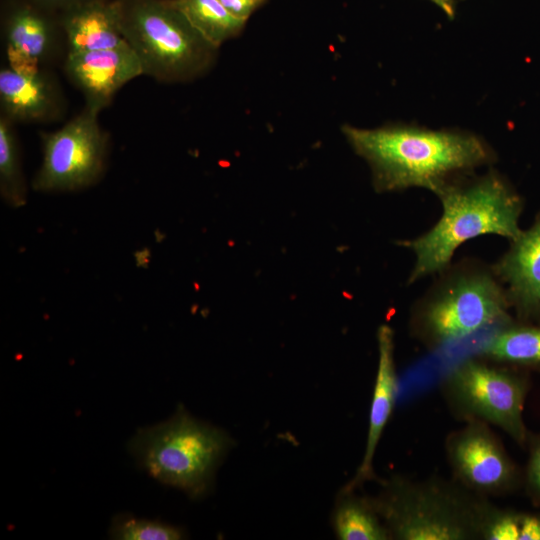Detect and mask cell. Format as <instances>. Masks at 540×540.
<instances>
[{"mask_svg": "<svg viewBox=\"0 0 540 540\" xmlns=\"http://www.w3.org/2000/svg\"><path fill=\"white\" fill-rule=\"evenodd\" d=\"M353 150L366 160L376 191L424 187L437 193L447 177L488 163L491 152L476 136L410 126L362 129L344 125Z\"/></svg>", "mask_w": 540, "mask_h": 540, "instance_id": "1", "label": "cell"}, {"mask_svg": "<svg viewBox=\"0 0 540 540\" xmlns=\"http://www.w3.org/2000/svg\"><path fill=\"white\" fill-rule=\"evenodd\" d=\"M443 212L422 236L405 242L415 254L409 283L444 270L455 250L484 234L514 240L520 233L521 197L497 174H488L467 185L447 183L437 193Z\"/></svg>", "mask_w": 540, "mask_h": 540, "instance_id": "2", "label": "cell"}, {"mask_svg": "<svg viewBox=\"0 0 540 540\" xmlns=\"http://www.w3.org/2000/svg\"><path fill=\"white\" fill-rule=\"evenodd\" d=\"M369 499L391 539L400 540L482 539L491 507L447 483L399 476L384 482L381 492Z\"/></svg>", "mask_w": 540, "mask_h": 540, "instance_id": "3", "label": "cell"}, {"mask_svg": "<svg viewBox=\"0 0 540 540\" xmlns=\"http://www.w3.org/2000/svg\"><path fill=\"white\" fill-rule=\"evenodd\" d=\"M123 36L143 74L162 83L205 75L218 49L207 42L171 0H118Z\"/></svg>", "mask_w": 540, "mask_h": 540, "instance_id": "4", "label": "cell"}, {"mask_svg": "<svg viewBox=\"0 0 540 540\" xmlns=\"http://www.w3.org/2000/svg\"><path fill=\"white\" fill-rule=\"evenodd\" d=\"M231 443L224 431L179 407L164 423L139 430L129 449L153 478L197 498L210 488Z\"/></svg>", "mask_w": 540, "mask_h": 540, "instance_id": "5", "label": "cell"}, {"mask_svg": "<svg viewBox=\"0 0 540 540\" xmlns=\"http://www.w3.org/2000/svg\"><path fill=\"white\" fill-rule=\"evenodd\" d=\"M504 287L486 271H467L449 279L426 302L418 324L433 345L467 338L492 325L511 323Z\"/></svg>", "mask_w": 540, "mask_h": 540, "instance_id": "6", "label": "cell"}, {"mask_svg": "<svg viewBox=\"0 0 540 540\" xmlns=\"http://www.w3.org/2000/svg\"><path fill=\"white\" fill-rule=\"evenodd\" d=\"M99 111L84 108L61 128L42 132L43 161L34 180L37 191H72L97 181L103 172L108 136Z\"/></svg>", "mask_w": 540, "mask_h": 540, "instance_id": "7", "label": "cell"}, {"mask_svg": "<svg viewBox=\"0 0 540 540\" xmlns=\"http://www.w3.org/2000/svg\"><path fill=\"white\" fill-rule=\"evenodd\" d=\"M446 387L455 406L470 418L498 426L518 444L527 442L524 377L476 360H465L449 373Z\"/></svg>", "mask_w": 540, "mask_h": 540, "instance_id": "8", "label": "cell"}, {"mask_svg": "<svg viewBox=\"0 0 540 540\" xmlns=\"http://www.w3.org/2000/svg\"><path fill=\"white\" fill-rule=\"evenodd\" d=\"M446 452L455 478L478 495H500L517 483L515 464L485 421L470 418L448 437Z\"/></svg>", "mask_w": 540, "mask_h": 540, "instance_id": "9", "label": "cell"}, {"mask_svg": "<svg viewBox=\"0 0 540 540\" xmlns=\"http://www.w3.org/2000/svg\"><path fill=\"white\" fill-rule=\"evenodd\" d=\"M1 31L7 65L19 72L44 68L66 49L58 12L33 0H2Z\"/></svg>", "mask_w": 540, "mask_h": 540, "instance_id": "10", "label": "cell"}, {"mask_svg": "<svg viewBox=\"0 0 540 540\" xmlns=\"http://www.w3.org/2000/svg\"><path fill=\"white\" fill-rule=\"evenodd\" d=\"M64 72L81 92L85 105L101 112L131 80L144 75L128 43L109 49L66 53Z\"/></svg>", "mask_w": 540, "mask_h": 540, "instance_id": "11", "label": "cell"}, {"mask_svg": "<svg viewBox=\"0 0 540 540\" xmlns=\"http://www.w3.org/2000/svg\"><path fill=\"white\" fill-rule=\"evenodd\" d=\"M1 115L12 123H48L65 112V98L57 80L41 68L19 72L7 64L0 69Z\"/></svg>", "mask_w": 540, "mask_h": 540, "instance_id": "12", "label": "cell"}, {"mask_svg": "<svg viewBox=\"0 0 540 540\" xmlns=\"http://www.w3.org/2000/svg\"><path fill=\"white\" fill-rule=\"evenodd\" d=\"M493 272L506 286L510 306L520 318L540 317V212L528 229L511 240Z\"/></svg>", "mask_w": 540, "mask_h": 540, "instance_id": "13", "label": "cell"}, {"mask_svg": "<svg viewBox=\"0 0 540 540\" xmlns=\"http://www.w3.org/2000/svg\"><path fill=\"white\" fill-rule=\"evenodd\" d=\"M378 367L369 414V427L365 453L355 476L344 486V491H354L366 481L375 478L373 460L378 442L393 410L397 390L394 364L393 331L387 325L377 332Z\"/></svg>", "mask_w": 540, "mask_h": 540, "instance_id": "14", "label": "cell"}, {"mask_svg": "<svg viewBox=\"0 0 540 540\" xmlns=\"http://www.w3.org/2000/svg\"><path fill=\"white\" fill-rule=\"evenodd\" d=\"M66 53L115 48L126 44L118 0H95L58 12Z\"/></svg>", "mask_w": 540, "mask_h": 540, "instance_id": "15", "label": "cell"}, {"mask_svg": "<svg viewBox=\"0 0 540 540\" xmlns=\"http://www.w3.org/2000/svg\"><path fill=\"white\" fill-rule=\"evenodd\" d=\"M354 491H344L338 497L333 525L342 540H387L390 534L369 497H359Z\"/></svg>", "mask_w": 540, "mask_h": 540, "instance_id": "16", "label": "cell"}, {"mask_svg": "<svg viewBox=\"0 0 540 540\" xmlns=\"http://www.w3.org/2000/svg\"><path fill=\"white\" fill-rule=\"evenodd\" d=\"M171 1L191 26L217 49L239 35L246 23L228 12L218 0Z\"/></svg>", "mask_w": 540, "mask_h": 540, "instance_id": "17", "label": "cell"}, {"mask_svg": "<svg viewBox=\"0 0 540 540\" xmlns=\"http://www.w3.org/2000/svg\"><path fill=\"white\" fill-rule=\"evenodd\" d=\"M480 353L497 361L540 366V327L505 325L481 346Z\"/></svg>", "mask_w": 540, "mask_h": 540, "instance_id": "18", "label": "cell"}, {"mask_svg": "<svg viewBox=\"0 0 540 540\" xmlns=\"http://www.w3.org/2000/svg\"><path fill=\"white\" fill-rule=\"evenodd\" d=\"M0 190L2 197L12 206H22L26 201L14 123L3 115H0Z\"/></svg>", "mask_w": 540, "mask_h": 540, "instance_id": "19", "label": "cell"}, {"mask_svg": "<svg viewBox=\"0 0 540 540\" xmlns=\"http://www.w3.org/2000/svg\"><path fill=\"white\" fill-rule=\"evenodd\" d=\"M117 540H178L184 534L178 527L155 520L139 519L130 514L117 515L110 528Z\"/></svg>", "mask_w": 540, "mask_h": 540, "instance_id": "20", "label": "cell"}, {"mask_svg": "<svg viewBox=\"0 0 540 540\" xmlns=\"http://www.w3.org/2000/svg\"><path fill=\"white\" fill-rule=\"evenodd\" d=\"M520 516L514 512H505L490 507L482 526V539L519 540Z\"/></svg>", "mask_w": 540, "mask_h": 540, "instance_id": "21", "label": "cell"}, {"mask_svg": "<svg viewBox=\"0 0 540 540\" xmlns=\"http://www.w3.org/2000/svg\"><path fill=\"white\" fill-rule=\"evenodd\" d=\"M526 489L535 503H540V438L534 439L526 469Z\"/></svg>", "mask_w": 540, "mask_h": 540, "instance_id": "22", "label": "cell"}, {"mask_svg": "<svg viewBox=\"0 0 540 540\" xmlns=\"http://www.w3.org/2000/svg\"><path fill=\"white\" fill-rule=\"evenodd\" d=\"M236 18L247 21L250 15L266 0H218Z\"/></svg>", "mask_w": 540, "mask_h": 540, "instance_id": "23", "label": "cell"}, {"mask_svg": "<svg viewBox=\"0 0 540 540\" xmlns=\"http://www.w3.org/2000/svg\"><path fill=\"white\" fill-rule=\"evenodd\" d=\"M519 540H540V516L521 514Z\"/></svg>", "mask_w": 540, "mask_h": 540, "instance_id": "24", "label": "cell"}, {"mask_svg": "<svg viewBox=\"0 0 540 540\" xmlns=\"http://www.w3.org/2000/svg\"><path fill=\"white\" fill-rule=\"evenodd\" d=\"M41 6L55 12L95 0H33Z\"/></svg>", "mask_w": 540, "mask_h": 540, "instance_id": "25", "label": "cell"}, {"mask_svg": "<svg viewBox=\"0 0 540 540\" xmlns=\"http://www.w3.org/2000/svg\"><path fill=\"white\" fill-rule=\"evenodd\" d=\"M439 7L447 16L453 17L455 14V6L453 0H430Z\"/></svg>", "mask_w": 540, "mask_h": 540, "instance_id": "26", "label": "cell"}]
</instances>
